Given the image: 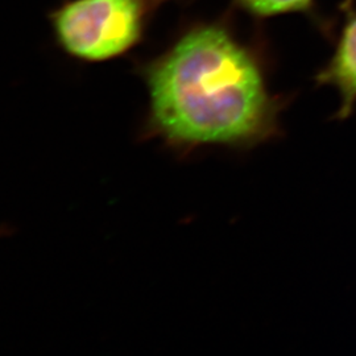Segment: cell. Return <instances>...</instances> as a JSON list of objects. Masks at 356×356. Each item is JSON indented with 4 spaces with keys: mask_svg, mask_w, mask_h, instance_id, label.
Wrapping results in <instances>:
<instances>
[{
    "mask_svg": "<svg viewBox=\"0 0 356 356\" xmlns=\"http://www.w3.org/2000/svg\"><path fill=\"white\" fill-rule=\"evenodd\" d=\"M143 0H74L53 16L54 31L66 51L86 61L114 58L141 36Z\"/></svg>",
    "mask_w": 356,
    "mask_h": 356,
    "instance_id": "7a4b0ae2",
    "label": "cell"
},
{
    "mask_svg": "<svg viewBox=\"0 0 356 356\" xmlns=\"http://www.w3.org/2000/svg\"><path fill=\"white\" fill-rule=\"evenodd\" d=\"M154 129L172 145L248 148L280 132L282 102L225 28L193 29L148 73Z\"/></svg>",
    "mask_w": 356,
    "mask_h": 356,
    "instance_id": "6da1fadb",
    "label": "cell"
},
{
    "mask_svg": "<svg viewBox=\"0 0 356 356\" xmlns=\"http://www.w3.org/2000/svg\"><path fill=\"white\" fill-rule=\"evenodd\" d=\"M250 13L259 16L297 13L306 10L313 0H238Z\"/></svg>",
    "mask_w": 356,
    "mask_h": 356,
    "instance_id": "277c9868",
    "label": "cell"
},
{
    "mask_svg": "<svg viewBox=\"0 0 356 356\" xmlns=\"http://www.w3.org/2000/svg\"><path fill=\"white\" fill-rule=\"evenodd\" d=\"M317 81L338 90L341 95L338 119L353 114L356 104V15L346 23L335 53L327 66L319 72Z\"/></svg>",
    "mask_w": 356,
    "mask_h": 356,
    "instance_id": "3957f363",
    "label": "cell"
}]
</instances>
